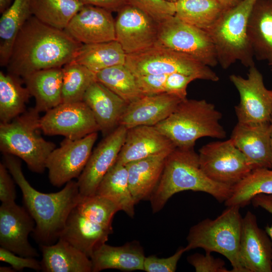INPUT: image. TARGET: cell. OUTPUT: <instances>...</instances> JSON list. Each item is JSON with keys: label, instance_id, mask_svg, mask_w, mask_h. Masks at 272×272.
<instances>
[{"label": "cell", "instance_id": "obj_6", "mask_svg": "<svg viewBox=\"0 0 272 272\" xmlns=\"http://www.w3.org/2000/svg\"><path fill=\"white\" fill-rule=\"evenodd\" d=\"M257 0H242L226 10L207 31L214 43L218 64L227 69L236 61L247 67L254 65L247 27L249 16Z\"/></svg>", "mask_w": 272, "mask_h": 272}, {"label": "cell", "instance_id": "obj_50", "mask_svg": "<svg viewBox=\"0 0 272 272\" xmlns=\"http://www.w3.org/2000/svg\"><path fill=\"white\" fill-rule=\"evenodd\" d=\"M15 270L12 267L9 266H1L0 267V271L1 272H14Z\"/></svg>", "mask_w": 272, "mask_h": 272}, {"label": "cell", "instance_id": "obj_30", "mask_svg": "<svg viewBox=\"0 0 272 272\" xmlns=\"http://www.w3.org/2000/svg\"><path fill=\"white\" fill-rule=\"evenodd\" d=\"M29 0H14L0 19V65L7 66L16 39L32 16Z\"/></svg>", "mask_w": 272, "mask_h": 272}, {"label": "cell", "instance_id": "obj_38", "mask_svg": "<svg viewBox=\"0 0 272 272\" xmlns=\"http://www.w3.org/2000/svg\"><path fill=\"white\" fill-rule=\"evenodd\" d=\"M75 208L84 217L111 228H112L114 216L120 211L118 206L113 201L97 194L89 196H81Z\"/></svg>", "mask_w": 272, "mask_h": 272}, {"label": "cell", "instance_id": "obj_47", "mask_svg": "<svg viewBox=\"0 0 272 272\" xmlns=\"http://www.w3.org/2000/svg\"><path fill=\"white\" fill-rule=\"evenodd\" d=\"M84 5L102 8L111 12H118L128 4L126 0H78Z\"/></svg>", "mask_w": 272, "mask_h": 272}, {"label": "cell", "instance_id": "obj_2", "mask_svg": "<svg viewBox=\"0 0 272 272\" xmlns=\"http://www.w3.org/2000/svg\"><path fill=\"white\" fill-rule=\"evenodd\" d=\"M3 155L4 164L20 187L24 207L35 222V239L40 245L55 243L69 215L81 199L77 181H69L56 192H41L26 179L20 160L12 155Z\"/></svg>", "mask_w": 272, "mask_h": 272}, {"label": "cell", "instance_id": "obj_21", "mask_svg": "<svg viewBox=\"0 0 272 272\" xmlns=\"http://www.w3.org/2000/svg\"><path fill=\"white\" fill-rule=\"evenodd\" d=\"M182 100L168 93L146 95L129 103L119 121L127 129L155 126L167 118Z\"/></svg>", "mask_w": 272, "mask_h": 272}, {"label": "cell", "instance_id": "obj_34", "mask_svg": "<svg viewBox=\"0 0 272 272\" xmlns=\"http://www.w3.org/2000/svg\"><path fill=\"white\" fill-rule=\"evenodd\" d=\"M259 194H272V170L259 168L252 170L239 182L232 186L229 197L225 201L227 207H243Z\"/></svg>", "mask_w": 272, "mask_h": 272}, {"label": "cell", "instance_id": "obj_13", "mask_svg": "<svg viewBox=\"0 0 272 272\" xmlns=\"http://www.w3.org/2000/svg\"><path fill=\"white\" fill-rule=\"evenodd\" d=\"M40 126L46 135L71 140L100 131L91 110L84 101L60 103L40 118Z\"/></svg>", "mask_w": 272, "mask_h": 272}, {"label": "cell", "instance_id": "obj_51", "mask_svg": "<svg viewBox=\"0 0 272 272\" xmlns=\"http://www.w3.org/2000/svg\"><path fill=\"white\" fill-rule=\"evenodd\" d=\"M270 145L271 164H272V120H270Z\"/></svg>", "mask_w": 272, "mask_h": 272}, {"label": "cell", "instance_id": "obj_42", "mask_svg": "<svg viewBox=\"0 0 272 272\" xmlns=\"http://www.w3.org/2000/svg\"><path fill=\"white\" fill-rule=\"evenodd\" d=\"M0 260L10 264L15 271H20L25 268L36 271L42 270L41 261L35 257L22 256L2 247H0Z\"/></svg>", "mask_w": 272, "mask_h": 272}, {"label": "cell", "instance_id": "obj_29", "mask_svg": "<svg viewBox=\"0 0 272 272\" xmlns=\"http://www.w3.org/2000/svg\"><path fill=\"white\" fill-rule=\"evenodd\" d=\"M126 54L116 40L82 44L73 61L97 73L117 65L125 64Z\"/></svg>", "mask_w": 272, "mask_h": 272}, {"label": "cell", "instance_id": "obj_46", "mask_svg": "<svg viewBox=\"0 0 272 272\" xmlns=\"http://www.w3.org/2000/svg\"><path fill=\"white\" fill-rule=\"evenodd\" d=\"M251 202L254 207H260L272 215V194H257L252 199ZM265 231L272 241V225H267Z\"/></svg>", "mask_w": 272, "mask_h": 272}, {"label": "cell", "instance_id": "obj_32", "mask_svg": "<svg viewBox=\"0 0 272 272\" xmlns=\"http://www.w3.org/2000/svg\"><path fill=\"white\" fill-rule=\"evenodd\" d=\"M22 83L20 77L0 72L1 123L9 122L26 110V104L31 96Z\"/></svg>", "mask_w": 272, "mask_h": 272}, {"label": "cell", "instance_id": "obj_26", "mask_svg": "<svg viewBox=\"0 0 272 272\" xmlns=\"http://www.w3.org/2000/svg\"><path fill=\"white\" fill-rule=\"evenodd\" d=\"M247 35L254 58L272 63V0H257L249 16Z\"/></svg>", "mask_w": 272, "mask_h": 272}, {"label": "cell", "instance_id": "obj_39", "mask_svg": "<svg viewBox=\"0 0 272 272\" xmlns=\"http://www.w3.org/2000/svg\"><path fill=\"white\" fill-rule=\"evenodd\" d=\"M128 4L146 13L158 23L175 15V3L168 0H126Z\"/></svg>", "mask_w": 272, "mask_h": 272}, {"label": "cell", "instance_id": "obj_1", "mask_svg": "<svg viewBox=\"0 0 272 272\" xmlns=\"http://www.w3.org/2000/svg\"><path fill=\"white\" fill-rule=\"evenodd\" d=\"M82 44L64 30L32 15L19 33L6 66L9 73L22 79L40 70L62 67L74 60Z\"/></svg>", "mask_w": 272, "mask_h": 272}, {"label": "cell", "instance_id": "obj_53", "mask_svg": "<svg viewBox=\"0 0 272 272\" xmlns=\"http://www.w3.org/2000/svg\"><path fill=\"white\" fill-rule=\"evenodd\" d=\"M168 1H170V2H171L175 3V2H176L177 1H178V0H168Z\"/></svg>", "mask_w": 272, "mask_h": 272}, {"label": "cell", "instance_id": "obj_35", "mask_svg": "<svg viewBox=\"0 0 272 272\" xmlns=\"http://www.w3.org/2000/svg\"><path fill=\"white\" fill-rule=\"evenodd\" d=\"M175 16L208 31L226 10L217 0H178Z\"/></svg>", "mask_w": 272, "mask_h": 272}, {"label": "cell", "instance_id": "obj_25", "mask_svg": "<svg viewBox=\"0 0 272 272\" xmlns=\"http://www.w3.org/2000/svg\"><path fill=\"white\" fill-rule=\"evenodd\" d=\"M172 151L125 165L130 190L135 204L142 200H150L160 180L166 157Z\"/></svg>", "mask_w": 272, "mask_h": 272}, {"label": "cell", "instance_id": "obj_40", "mask_svg": "<svg viewBox=\"0 0 272 272\" xmlns=\"http://www.w3.org/2000/svg\"><path fill=\"white\" fill-rule=\"evenodd\" d=\"M186 251L185 247H179L172 255L160 258L156 255L146 257L144 270L147 272H174L178 261Z\"/></svg>", "mask_w": 272, "mask_h": 272}, {"label": "cell", "instance_id": "obj_3", "mask_svg": "<svg viewBox=\"0 0 272 272\" xmlns=\"http://www.w3.org/2000/svg\"><path fill=\"white\" fill-rule=\"evenodd\" d=\"M232 187L209 178L200 167L193 148H175L167 156L159 182L149 201L153 213L160 212L179 192L191 190L211 195L219 202L229 197Z\"/></svg>", "mask_w": 272, "mask_h": 272}, {"label": "cell", "instance_id": "obj_10", "mask_svg": "<svg viewBox=\"0 0 272 272\" xmlns=\"http://www.w3.org/2000/svg\"><path fill=\"white\" fill-rule=\"evenodd\" d=\"M201 169L211 179L232 186L252 170L232 140L208 143L199 150Z\"/></svg>", "mask_w": 272, "mask_h": 272}, {"label": "cell", "instance_id": "obj_11", "mask_svg": "<svg viewBox=\"0 0 272 272\" xmlns=\"http://www.w3.org/2000/svg\"><path fill=\"white\" fill-rule=\"evenodd\" d=\"M229 79L239 94L240 102L235 107L238 122H270L272 91L265 87L262 75L255 65L249 67L246 78L232 74Z\"/></svg>", "mask_w": 272, "mask_h": 272}, {"label": "cell", "instance_id": "obj_5", "mask_svg": "<svg viewBox=\"0 0 272 272\" xmlns=\"http://www.w3.org/2000/svg\"><path fill=\"white\" fill-rule=\"evenodd\" d=\"M39 112L34 107L11 121L0 123V150L23 160L33 172L42 173L46 161L56 148L41 135Z\"/></svg>", "mask_w": 272, "mask_h": 272}, {"label": "cell", "instance_id": "obj_45", "mask_svg": "<svg viewBox=\"0 0 272 272\" xmlns=\"http://www.w3.org/2000/svg\"><path fill=\"white\" fill-rule=\"evenodd\" d=\"M14 180L3 163L0 164V200L2 203L15 201L16 191Z\"/></svg>", "mask_w": 272, "mask_h": 272}, {"label": "cell", "instance_id": "obj_48", "mask_svg": "<svg viewBox=\"0 0 272 272\" xmlns=\"http://www.w3.org/2000/svg\"><path fill=\"white\" fill-rule=\"evenodd\" d=\"M225 10L231 9L242 0H217Z\"/></svg>", "mask_w": 272, "mask_h": 272}, {"label": "cell", "instance_id": "obj_18", "mask_svg": "<svg viewBox=\"0 0 272 272\" xmlns=\"http://www.w3.org/2000/svg\"><path fill=\"white\" fill-rule=\"evenodd\" d=\"M64 30L82 44L116 40L115 20L112 12L92 5H84Z\"/></svg>", "mask_w": 272, "mask_h": 272}, {"label": "cell", "instance_id": "obj_36", "mask_svg": "<svg viewBox=\"0 0 272 272\" xmlns=\"http://www.w3.org/2000/svg\"><path fill=\"white\" fill-rule=\"evenodd\" d=\"M96 78L128 104L144 96L136 76L125 64L101 70L96 73Z\"/></svg>", "mask_w": 272, "mask_h": 272}, {"label": "cell", "instance_id": "obj_31", "mask_svg": "<svg viewBox=\"0 0 272 272\" xmlns=\"http://www.w3.org/2000/svg\"><path fill=\"white\" fill-rule=\"evenodd\" d=\"M95 194L110 199L120 211L130 218L134 217L136 204L130 190L125 165L115 163L101 180Z\"/></svg>", "mask_w": 272, "mask_h": 272}, {"label": "cell", "instance_id": "obj_9", "mask_svg": "<svg viewBox=\"0 0 272 272\" xmlns=\"http://www.w3.org/2000/svg\"><path fill=\"white\" fill-rule=\"evenodd\" d=\"M156 44L191 56L210 67L218 64L215 47L209 33L175 15L159 23Z\"/></svg>", "mask_w": 272, "mask_h": 272}, {"label": "cell", "instance_id": "obj_37", "mask_svg": "<svg viewBox=\"0 0 272 272\" xmlns=\"http://www.w3.org/2000/svg\"><path fill=\"white\" fill-rule=\"evenodd\" d=\"M62 69V103L83 101L86 91L97 80L96 73L73 61Z\"/></svg>", "mask_w": 272, "mask_h": 272}, {"label": "cell", "instance_id": "obj_24", "mask_svg": "<svg viewBox=\"0 0 272 272\" xmlns=\"http://www.w3.org/2000/svg\"><path fill=\"white\" fill-rule=\"evenodd\" d=\"M145 257L144 248L138 241L118 246L105 243L97 248L90 257L92 272L107 269L125 271L144 270Z\"/></svg>", "mask_w": 272, "mask_h": 272}, {"label": "cell", "instance_id": "obj_8", "mask_svg": "<svg viewBox=\"0 0 272 272\" xmlns=\"http://www.w3.org/2000/svg\"><path fill=\"white\" fill-rule=\"evenodd\" d=\"M125 65L136 76L179 73L193 76L196 79L212 82L219 80L211 67L191 56L158 44L137 53L126 54Z\"/></svg>", "mask_w": 272, "mask_h": 272}, {"label": "cell", "instance_id": "obj_27", "mask_svg": "<svg viewBox=\"0 0 272 272\" xmlns=\"http://www.w3.org/2000/svg\"><path fill=\"white\" fill-rule=\"evenodd\" d=\"M42 270L45 272H92L91 258L67 241L40 245Z\"/></svg>", "mask_w": 272, "mask_h": 272}, {"label": "cell", "instance_id": "obj_12", "mask_svg": "<svg viewBox=\"0 0 272 272\" xmlns=\"http://www.w3.org/2000/svg\"><path fill=\"white\" fill-rule=\"evenodd\" d=\"M98 138L97 132L81 139L65 138L60 147L48 156L45 164L48 178L54 186L60 187L78 178L84 169Z\"/></svg>", "mask_w": 272, "mask_h": 272}, {"label": "cell", "instance_id": "obj_4", "mask_svg": "<svg viewBox=\"0 0 272 272\" xmlns=\"http://www.w3.org/2000/svg\"><path fill=\"white\" fill-rule=\"evenodd\" d=\"M222 113L205 99L185 98L165 119L155 125L177 148H192L202 137L223 139L226 132L220 121Z\"/></svg>", "mask_w": 272, "mask_h": 272}, {"label": "cell", "instance_id": "obj_23", "mask_svg": "<svg viewBox=\"0 0 272 272\" xmlns=\"http://www.w3.org/2000/svg\"><path fill=\"white\" fill-rule=\"evenodd\" d=\"M112 233L113 228L84 217L74 208L67 217L59 238L67 241L90 258L97 248L107 241L109 236Z\"/></svg>", "mask_w": 272, "mask_h": 272}, {"label": "cell", "instance_id": "obj_7", "mask_svg": "<svg viewBox=\"0 0 272 272\" xmlns=\"http://www.w3.org/2000/svg\"><path fill=\"white\" fill-rule=\"evenodd\" d=\"M238 206H229L215 219L207 218L192 226L186 237V251L197 248L219 253L230 261V272H246L239 256L242 217Z\"/></svg>", "mask_w": 272, "mask_h": 272}, {"label": "cell", "instance_id": "obj_17", "mask_svg": "<svg viewBox=\"0 0 272 272\" xmlns=\"http://www.w3.org/2000/svg\"><path fill=\"white\" fill-rule=\"evenodd\" d=\"M239 256L246 272L272 271V241L250 211L242 219Z\"/></svg>", "mask_w": 272, "mask_h": 272}, {"label": "cell", "instance_id": "obj_52", "mask_svg": "<svg viewBox=\"0 0 272 272\" xmlns=\"http://www.w3.org/2000/svg\"><path fill=\"white\" fill-rule=\"evenodd\" d=\"M269 64V66H270V70H271V72H272V63H269V64Z\"/></svg>", "mask_w": 272, "mask_h": 272}, {"label": "cell", "instance_id": "obj_28", "mask_svg": "<svg viewBox=\"0 0 272 272\" xmlns=\"http://www.w3.org/2000/svg\"><path fill=\"white\" fill-rule=\"evenodd\" d=\"M62 67L40 70L22 79L35 98L34 108L39 113L46 112L62 103Z\"/></svg>", "mask_w": 272, "mask_h": 272}, {"label": "cell", "instance_id": "obj_22", "mask_svg": "<svg viewBox=\"0 0 272 272\" xmlns=\"http://www.w3.org/2000/svg\"><path fill=\"white\" fill-rule=\"evenodd\" d=\"M83 101L91 110L104 137L119 125L120 119L128 104L97 80L86 91Z\"/></svg>", "mask_w": 272, "mask_h": 272}, {"label": "cell", "instance_id": "obj_41", "mask_svg": "<svg viewBox=\"0 0 272 272\" xmlns=\"http://www.w3.org/2000/svg\"><path fill=\"white\" fill-rule=\"evenodd\" d=\"M187 259L196 272H230L225 261L214 257L211 253L206 252L205 255L195 253L188 256Z\"/></svg>", "mask_w": 272, "mask_h": 272}, {"label": "cell", "instance_id": "obj_19", "mask_svg": "<svg viewBox=\"0 0 272 272\" xmlns=\"http://www.w3.org/2000/svg\"><path fill=\"white\" fill-rule=\"evenodd\" d=\"M270 121L237 122L230 139L242 152L252 169L272 168L270 145Z\"/></svg>", "mask_w": 272, "mask_h": 272}, {"label": "cell", "instance_id": "obj_15", "mask_svg": "<svg viewBox=\"0 0 272 272\" xmlns=\"http://www.w3.org/2000/svg\"><path fill=\"white\" fill-rule=\"evenodd\" d=\"M126 131V127L119 125L104 137L92 152L84 169L77 181L81 196L95 194L101 180L116 161Z\"/></svg>", "mask_w": 272, "mask_h": 272}, {"label": "cell", "instance_id": "obj_14", "mask_svg": "<svg viewBox=\"0 0 272 272\" xmlns=\"http://www.w3.org/2000/svg\"><path fill=\"white\" fill-rule=\"evenodd\" d=\"M159 24L146 13L127 4L117 12L116 40L126 54L143 51L157 44Z\"/></svg>", "mask_w": 272, "mask_h": 272}, {"label": "cell", "instance_id": "obj_54", "mask_svg": "<svg viewBox=\"0 0 272 272\" xmlns=\"http://www.w3.org/2000/svg\"><path fill=\"white\" fill-rule=\"evenodd\" d=\"M271 91H272V90H271ZM271 120H272V113H271Z\"/></svg>", "mask_w": 272, "mask_h": 272}, {"label": "cell", "instance_id": "obj_43", "mask_svg": "<svg viewBox=\"0 0 272 272\" xmlns=\"http://www.w3.org/2000/svg\"><path fill=\"white\" fill-rule=\"evenodd\" d=\"M168 75H149L136 76L139 86L144 96L165 93Z\"/></svg>", "mask_w": 272, "mask_h": 272}, {"label": "cell", "instance_id": "obj_44", "mask_svg": "<svg viewBox=\"0 0 272 272\" xmlns=\"http://www.w3.org/2000/svg\"><path fill=\"white\" fill-rule=\"evenodd\" d=\"M197 80L193 76L175 73L167 75L165 93L174 95L182 100L186 98V89L192 81Z\"/></svg>", "mask_w": 272, "mask_h": 272}, {"label": "cell", "instance_id": "obj_33", "mask_svg": "<svg viewBox=\"0 0 272 272\" xmlns=\"http://www.w3.org/2000/svg\"><path fill=\"white\" fill-rule=\"evenodd\" d=\"M32 16L52 27L64 30L84 5L78 0H29Z\"/></svg>", "mask_w": 272, "mask_h": 272}, {"label": "cell", "instance_id": "obj_49", "mask_svg": "<svg viewBox=\"0 0 272 272\" xmlns=\"http://www.w3.org/2000/svg\"><path fill=\"white\" fill-rule=\"evenodd\" d=\"M11 0H0V12L3 13L9 7Z\"/></svg>", "mask_w": 272, "mask_h": 272}, {"label": "cell", "instance_id": "obj_16", "mask_svg": "<svg viewBox=\"0 0 272 272\" xmlns=\"http://www.w3.org/2000/svg\"><path fill=\"white\" fill-rule=\"evenodd\" d=\"M35 222L25 207L15 201L2 203L0 207V246L24 257L39 256L29 243Z\"/></svg>", "mask_w": 272, "mask_h": 272}, {"label": "cell", "instance_id": "obj_20", "mask_svg": "<svg viewBox=\"0 0 272 272\" xmlns=\"http://www.w3.org/2000/svg\"><path fill=\"white\" fill-rule=\"evenodd\" d=\"M176 147L154 126L141 125L127 129L115 163L126 164Z\"/></svg>", "mask_w": 272, "mask_h": 272}]
</instances>
